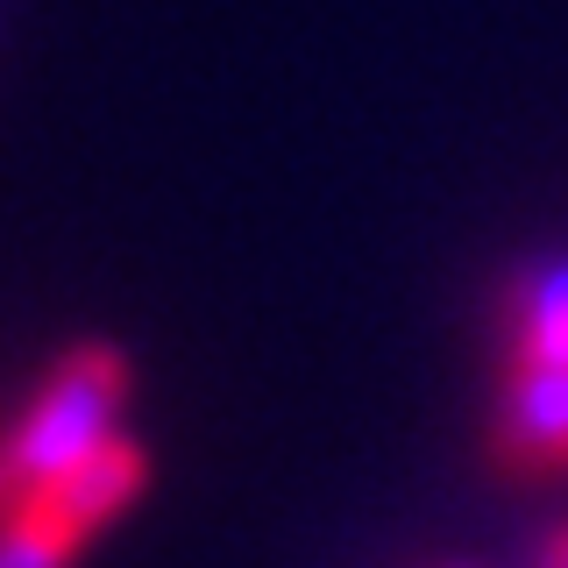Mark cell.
Segmentation results:
<instances>
[{
    "instance_id": "1",
    "label": "cell",
    "mask_w": 568,
    "mask_h": 568,
    "mask_svg": "<svg viewBox=\"0 0 568 568\" xmlns=\"http://www.w3.org/2000/svg\"><path fill=\"white\" fill-rule=\"evenodd\" d=\"M129 398L135 369L121 342L85 334V342L50 348L0 405V511L129 434Z\"/></svg>"
},
{
    "instance_id": "3",
    "label": "cell",
    "mask_w": 568,
    "mask_h": 568,
    "mask_svg": "<svg viewBox=\"0 0 568 568\" xmlns=\"http://www.w3.org/2000/svg\"><path fill=\"white\" fill-rule=\"evenodd\" d=\"M150 484H156L150 440L129 426L100 455H85L79 469H64L58 484L29 490L22 505L0 511V568H79L106 532L135 519Z\"/></svg>"
},
{
    "instance_id": "2",
    "label": "cell",
    "mask_w": 568,
    "mask_h": 568,
    "mask_svg": "<svg viewBox=\"0 0 568 568\" xmlns=\"http://www.w3.org/2000/svg\"><path fill=\"white\" fill-rule=\"evenodd\" d=\"M490 448L505 469H568V271H547L505 306V363H497Z\"/></svg>"
}]
</instances>
